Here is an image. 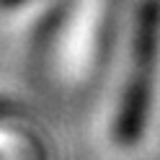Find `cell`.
<instances>
[{
    "label": "cell",
    "instance_id": "6da1fadb",
    "mask_svg": "<svg viewBox=\"0 0 160 160\" xmlns=\"http://www.w3.org/2000/svg\"><path fill=\"white\" fill-rule=\"evenodd\" d=\"M158 52H160V0H147L137 18L134 65L122 101V114L116 119V137L122 142H134L137 134L142 132V122L150 108Z\"/></svg>",
    "mask_w": 160,
    "mask_h": 160
}]
</instances>
